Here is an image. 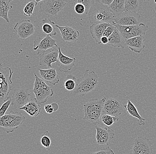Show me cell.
<instances>
[{
    "mask_svg": "<svg viewBox=\"0 0 156 154\" xmlns=\"http://www.w3.org/2000/svg\"><path fill=\"white\" fill-rule=\"evenodd\" d=\"M87 14L90 22L92 25L104 23L112 25L115 18L109 6L102 4L99 0H94Z\"/></svg>",
    "mask_w": 156,
    "mask_h": 154,
    "instance_id": "1",
    "label": "cell"
},
{
    "mask_svg": "<svg viewBox=\"0 0 156 154\" xmlns=\"http://www.w3.org/2000/svg\"><path fill=\"white\" fill-rule=\"evenodd\" d=\"M106 97L102 99H93L85 103L83 107L84 117L95 125L101 124V117L103 113V106Z\"/></svg>",
    "mask_w": 156,
    "mask_h": 154,
    "instance_id": "2",
    "label": "cell"
},
{
    "mask_svg": "<svg viewBox=\"0 0 156 154\" xmlns=\"http://www.w3.org/2000/svg\"><path fill=\"white\" fill-rule=\"evenodd\" d=\"M98 84V77L94 71L86 70L83 76L77 80L76 85L73 90L74 95H85L91 92Z\"/></svg>",
    "mask_w": 156,
    "mask_h": 154,
    "instance_id": "3",
    "label": "cell"
},
{
    "mask_svg": "<svg viewBox=\"0 0 156 154\" xmlns=\"http://www.w3.org/2000/svg\"><path fill=\"white\" fill-rule=\"evenodd\" d=\"M25 116L19 112L11 111L0 117V128L7 133H12L25 121Z\"/></svg>",
    "mask_w": 156,
    "mask_h": 154,
    "instance_id": "4",
    "label": "cell"
},
{
    "mask_svg": "<svg viewBox=\"0 0 156 154\" xmlns=\"http://www.w3.org/2000/svg\"><path fill=\"white\" fill-rule=\"evenodd\" d=\"M0 60V103H3L9 97L12 89V77L14 72L9 67H4Z\"/></svg>",
    "mask_w": 156,
    "mask_h": 154,
    "instance_id": "5",
    "label": "cell"
},
{
    "mask_svg": "<svg viewBox=\"0 0 156 154\" xmlns=\"http://www.w3.org/2000/svg\"><path fill=\"white\" fill-rule=\"evenodd\" d=\"M34 75L35 81L33 92L35 94V99L37 103L41 105L46 103L48 99L54 94V91L46 84L44 80L39 78L35 73Z\"/></svg>",
    "mask_w": 156,
    "mask_h": 154,
    "instance_id": "6",
    "label": "cell"
},
{
    "mask_svg": "<svg viewBox=\"0 0 156 154\" xmlns=\"http://www.w3.org/2000/svg\"><path fill=\"white\" fill-rule=\"evenodd\" d=\"M112 25L119 30L122 37L126 41L134 37L144 36L149 28L147 25L142 23L136 25L122 26L115 24L113 21Z\"/></svg>",
    "mask_w": 156,
    "mask_h": 154,
    "instance_id": "7",
    "label": "cell"
},
{
    "mask_svg": "<svg viewBox=\"0 0 156 154\" xmlns=\"http://www.w3.org/2000/svg\"><path fill=\"white\" fill-rule=\"evenodd\" d=\"M68 2L62 0L42 1L40 5V11L49 17L55 16L62 11Z\"/></svg>",
    "mask_w": 156,
    "mask_h": 154,
    "instance_id": "8",
    "label": "cell"
},
{
    "mask_svg": "<svg viewBox=\"0 0 156 154\" xmlns=\"http://www.w3.org/2000/svg\"><path fill=\"white\" fill-rule=\"evenodd\" d=\"M31 95L29 90L25 87L16 88L12 91V105L16 109L22 108L29 102Z\"/></svg>",
    "mask_w": 156,
    "mask_h": 154,
    "instance_id": "9",
    "label": "cell"
},
{
    "mask_svg": "<svg viewBox=\"0 0 156 154\" xmlns=\"http://www.w3.org/2000/svg\"><path fill=\"white\" fill-rule=\"evenodd\" d=\"M13 30L19 39L24 40L34 34L36 28L31 20L24 19L17 22Z\"/></svg>",
    "mask_w": 156,
    "mask_h": 154,
    "instance_id": "10",
    "label": "cell"
},
{
    "mask_svg": "<svg viewBox=\"0 0 156 154\" xmlns=\"http://www.w3.org/2000/svg\"><path fill=\"white\" fill-rule=\"evenodd\" d=\"M57 45L56 41L49 35L44 38H40L34 41V50L37 52L38 55L41 56L48 50L52 49Z\"/></svg>",
    "mask_w": 156,
    "mask_h": 154,
    "instance_id": "11",
    "label": "cell"
},
{
    "mask_svg": "<svg viewBox=\"0 0 156 154\" xmlns=\"http://www.w3.org/2000/svg\"><path fill=\"white\" fill-rule=\"evenodd\" d=\"M140 18L141 16L138 13L125 11L115 16L114 22L122 26L136 25L140 24Z\"/></svg>",
    "mask_w": 156,
    "mask_h": 154,
    "instance_id": "12",
    "label": "cell"
},
{
    "mask_svg": "<svg viewBox=\"0 0 156 154\" xmlns=\"http://www.w3.org/2000/svg\"><path fill=\"white\" fill-rule=\"evenodd\" d=\"M95 129L96 131V142L99 146H108L115 135L114 131L109 127H100L96 126Z\"/></svg>",
    "mask_w": 156,
    "mask_h": 154,
    "instance_id": "13",
    "label": "cell"
},
{
    "mask_svg": "<svg viewBox=\"0 0 156 154\" xmlns=\"http://www.w3.org/2000/svg\"><path fill=\"white\" fill-rule=\"evenodd\" d=\"M133 154H152V144L150 140L142 136L136 137L134 141L132 150Z\"/></svg>",
    "mask_w": 156,
    "mask_h": 154,
    "instance_id": "14",
    "label": "cell"
},
{
    "mask_svg": "<svg viewBox=\"0 0 156 154\" xmlns=\"http://www.w3.org/2000/svg\"><path fill=\"white\" fill-rule=\"evenodd\" d=\"M123 110V105L119 100L115 98H106L103 106V113L118 117L121 115Z\"/></svg>",
    "mask_w": 156,
    "mask_h": 154,
    "instance_id": "15",
    "label": "cell"
},
{
    "mask_svg": "<svg viewBox=\"0 0 156 154\" xmlns=\"http://www.w3.org/2000/svg\"><path fill=\"white\" fill-rule=\"evenodd\" d=\"M58 50V65L59 66L58 70L60 72L67 73L70 70L73 69L75 65L76 58H70L64 55L61 52L60 48L58 45H56Z\"/></svg>",
    "mask_w": 156,
    "mask_h": 154,
    "instance_id": "16",
    "label": "cell"
},
{
    "mask_svg": "<svg viewBox=\"0 0 156 154\" xmlns=\"http://www.w3.org/2000/svg\"><path fill=\"white\" fill-rule=\"evenodd\" d=\"M58 50L57 47L52 48L51 50L44 53L40 56L39 65L41 66L52 68V63L58 61Z\"/></svg>",
    "mask_w": 156,
    "mask_h": 154,
    "instance_id": "17",
    "label": "cell"
},
{
    "mask_svg": "<svg viewBox=\"0 0 156 154\" xmlns=\"http://www.w3.org/2000/svg\"><path fill=\"white\" fill-rule=\"evenodd\" d=\"M60 31L63 41L66 42H76L80 37V32L69 26H60L55 24Z\"/></svg>",
    "mask_w": 156,
    "mask_h": 154,
    "instance_id": "18",
    "label": "cell"
},
{
    "mask_svg": "<svg viewBox=\"0 0 156 154\" xmlns=\"http://www.w3.org/2000/svg\"><path fill=\"white\" fill-rule=\"evenodd\" d=\"M145 41L144 36H138L126 40L125 46L128 47L132 51L136 53H140L145 48Z\"/></svg>",
    "mask_w": 156,
    "mask_h": 154,
    "instance_id": "19",
    "label": "cell"
},
{
    "mask_svg": "<svg viewBox=\"0 0 156 154\" xmlns=\"http://www.w3.org/2000/svg\"><path fill=\"white\" fill-rule=\"evenodd\" d=\"M112 24L104 23L93 24L90 27V31L91 36L98 44H100L101 38L103 36L104 31L109 25Z\"/></svg>",
    "mask_w": 156,
    "mask_h": 154,
    "instance_id": "20",
    "label": "cell"
},
{
    "mask_svg": "<svg viewBox=\"0 0 156 154\" xmlns=\"http://www.w3.org/2000/svg\"><path fill=\"white\" fill-rule=\"evenodd\" d=\"M41 77L44 80L53 85L58 84L59 81V77L55 69L42 70L38 69Z\"/></svg>",
    "mask_w": 156,
    "mask_h": 154,
    "instance_id": "21",
    "label": "cell"
},
{
    "mask_svg": "<svg viewBox=\"0 0 156 154\" xmlns=\"http://www.w3.org/2000/svg\"><path fill=\"white\" fill-rule=\"evenodd\" d=\"M20 110L25 111L28 114L32 117H37L41 113V105L37 103L36 99H31L29 102L24 105Z\"/></svg>",
    "mask_w": 156,
    "mask_h": 154,
    "instance_id": "22",
    "label": "cell"
},
{
    "mask_svg": "<svg viewBox=\"0 0 156 154\" xmlns=\"http://www.w3.org/2000/svg\"><path fill=\"white\" fill-rule=\"evenodd\" d=\"M108 39V42L107 45L112 46L114 47L124 48L126 47V40L122 37L119 30L115 28V31L113 32Z\"/></svg>",
    "mask_w": 156,
    "mask_h": 154,
    "instance_id": "23",
    "label": "cell"
},
{
    "mask_svg": "<svg viewBox=\"0 0 156 154\" xmlns=\"http://www.w3.org/2000/svg\"><path fill=\"white\" fill-rule=\"evenodd\" d=\"M124 107L125 108L127 112L129 115L138 119L139 121L138 124L139 126H143L145 124L146 120L141 116L136 107L132 103L130 100H128L126 105H124Z\"/></svg>",
    "mask_w": 156,
    "mask_h": 154,
    "instance_id": "24",
    "label": "cell"
},
{
    "mask_svg": "<svg viewBox=\"0 0 156 154\" xmlns=\"http://www.w3.org/2000/svg\"><path fill=\"white\" fill-rule=\"evenodd\" d=\"M12 1L11 0H0V17L3 18L8 23H9V12L13 8L10 4Z\"/></svg>",
    "mask_w": 156,
    "mask_h": 154,
    "instance_id": "25",
    "label": "cell"
},
{
    "mask_svg": "<svg viewBox=\"0 0 156 154\" xmlns=\"http://www.w3.org/2000/svg\"><path fill=\"white\" fill-rule=\"evenodd\" d=\"M142 2L143 1L138 0H125L124 2L125 11L138 13L141 9Z\"/></svg>",
    "mask_w": 156,
    "mask_h": 154,
    "instance_id": "26",
    "label": "cell"
},
{
    "mask_svg": "<svg viewBox=\"0 0 156 154\" xmlns=\"http://www.w3.org/2000/svg\"><path fill=\"white\" fill-rule=\"evenodd\" d=\"M42 30L44 34L50 36H55L57 34L55 28V23L50 19L45 18L42 20Z\"/></svg>",
    "mask_w": 156,
    "mask_h": 154,
    "instance_id": "27",
    "label": "cell"
},
{
    "mask_svg": "<svg viewBox=\"0 0 156 154\" xmlns=\"http://www.w3.org/2000/svg\"><path fill=\"white\" fill-rule=\"evenodd\" d=\"M124 2V0H113L109 7L114 16L119 15L125 11Z\"/></svg>",
    "mask_w": 156,
    "mask_h": 154,
    "instance_id": "28",
    "label": "cell"
},
{
    "mask_svg": "<svg viewBox=\"0 0 156 154\" xmlns=\"http://www.w3.org/2000/svg\"><path fill=\"white\" fill-rule=\"evenodd\" d=\"M76 81L75 76L71 74L67 75L64 80V86L65 89L68 91L74 90L76 85Z\"/></svg>",
    "mask_w": 156,
    "mask_h": 154,
    "instance_id": "29",
    "label": "cell"
},
{
    "mask_svg": "<svg viewBox=\"0 0 156 154\" xmlns=\"http://www.w3.org/2000/svg\"><path fill=\"white\" fill-rule=\"evenodd\" d=\"M119 119L118 117L114 116L105 114H102L101 117V122L107 127L111 126L117 122L119 121Z\"/></svg>",
    "mask_w": 156,
    "mask_h": 154,
    "instance_id": "30",
    "label": "cell"
},
{
    "mask_svg": "<svg viewBox=\"0 0 156 154\" xmlns=\"http://www.w3.org/2000/svg\"><path fill=\"white\" fill-rule=\"evenodd\" d=\"M37 4L36 0L31 1L28 2L24 7L23 10L24 15L25 16H30L34 15V8Z\"/></svg>",
    "mask_w": 156,
    "mask_h": 154,
    "instance_id": "31",
    "label": "cell"
},
{
    "mask_svg": "<svg viewBox=\"0 0 156 154\" xmlns=\"http://www.w3.org/2000/svg\"><path fill=\"white\" fill-rule=\"evenodd\" d=\"M49 132L45 131L41 137V143L48 151H49L51 148V140L49 137Z\"/></svg>",
    "mask_w": 156,
    "mask_h": 154,
    "instance_id": "32",
    "label": "cell"
},
{
    "mask_svg": "<svg viewBox=\"0 0 156 154\" xmlns=\"http://www.w3.org/2000/svg\"><path fill=\"white\" fill-rule=\"evenodd\" d=\"M11 105H12L11 97H9L6 101L3 103L2 105L0 108V117L5 114L6 112L8 109Z\"/></svg>",
    "mask_w": 156,
    "mask_h": 154,
    "instance_id": "33",
    "label": "cell"
},
{
    "mask_svg": "<svg viewBox=\"0 0 156 154\" xmlns=\"http://www.w3.org/2000/svg\"><path fill=\"white\" fill-rule=\"evenodd\" d=\"M74 2L76 3H80L84 6L86 9V12L85 14H87L89 10L94 3V0H77L74 1Z\"/></svg>",
    "mask_w": 156,
    "mask_h": 154,
    "instance_id": "34",
    "label": "cell"
},
{
    "mask_svg": "<svg viewBox=\"0 0 156 154\" xmlns=\"http://www.w3.org/2000/svg\"><path fill=\"white\" fill-rule=\"evenodd\" d=\"M74 10L78 14L82 15L85 13L86 9L84 6L80 3H76L75 5Z\"/></svg>",
    "mask_w": 156,
    "mask_h": 154,
    "instance_id": "35",
    "label": "cell"
},
{
    "mask_svg": "<svg viewBox=\"0 0 156 154\" xmlns=\"http://www.w3.org/2000/svg\"><path fill=\"white\" fill-rule=\"evenodd\" d=\"M115 29V27L114 25H109L104 31L103 36H105V37H107V38H109L113 34Z\"/></svg>",
    "mask_w": 156,
    "mask_h": 154,
    "instance_id": "36",
    "label": "cell"
},
{
    "mask_svg": "<svg viewBox=\"0 0 156 154\" xmlns=\"http://www.w3.org/2000/svg\"><path fill=\"white\" fill-rule=\"evenodd\" d=\"M92 154H115L114 151L110 149V147H107L105 149L93 153Z\"/></svg>",
    "mask_w": 156,
    "mask_h": 154,
    "instance_id": "37",
    "label": "cell"
},
{
    "mask_svg": "<svg viewBox=\"0 0 156 154\" xmlns=\"http://www.w3.org/2000/svg\"><path fill=\"white\" fill-rule=\"evenodd\" d=\"M45 111L47 113L51 114L53 113L54 111H55L54 109V103H52L51 105H45L44 107Z\"/></svg>",
    "mask_w": 156,
    "mask_h": 154,
    "instance_id": "38",
    "label": "cell"
},
{
    "mask_svg": "<svg viewBox=\"0 0 156 154\" xmlns=\"http://www.w3.org/2000/svg\"><path fill=\"white\" fill-rule=\"evenodd\" d=\"M113 0H99V2L102 4L107 6H110Z\"/></svg>",
    "mask_w": 156,
    "mask_h": 154,
    "instance_id": "39",
    "label": "cell"
},
{
    "mask_svg": "<svg viewBox=\"0 0 156 154\" xmlns=\"http://www.w3.org/2000/svg\"><path fill=\"white\" fill-rule=\"evenodd\" d=\"M100 41H101V43L103 44H107L108 42V38L105 36H102L100 40Z\"/></svg>",
    "mask_w": 156,
    "mask_h": 154,
    "instance_id": "40",
    "label": "cell"
},
{
    "mask_svg": "<svg viewBox=\"0 0 156 154\" xmlns=\"http://www.w3.org/2000/svg\"><path fill=\"white\" fill-rule=\"evenodd\" d=\"M155 10L156 13V5L155 7Z\"/></svg>",
    "mask_w": 156,
    "mask_h": 154,
    "instance_id": "41",
    "label": "cell"
},
{
    "mask_svg": "<svg viewBox=\"0 0 156 154\" xmlns=\"http://www.w3.org/2000/svg\"><path fill=\"white\" fill-rule=\"evenodd\" d=\"M154 2H155V3H156V0H155V1H154Z\"/></svg>",
    "mask_w": 156,
    "mask_h": 154,
    "instance_id": "42",
    "label": "cell"
}]
</instances>
